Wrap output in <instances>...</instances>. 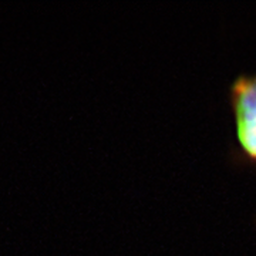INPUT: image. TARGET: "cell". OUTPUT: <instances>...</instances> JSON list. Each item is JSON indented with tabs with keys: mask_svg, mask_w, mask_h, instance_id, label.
<instances>
[{
	"mask_svg": "<svg viewBox=\"0 0 256 256\" xmlns=\"http://www.w3.org/2000/svg\"><path fill=\"white\" fill-rule=\"evenodd\" d=\"M228 101L234 118L232 156L236 162L256 165V72L230 82Z\"/></svg>",
	"mask_w": 256,
	"mask_h": 256,
	"instance_id": "obj_1",
	"label": "cell"
}]
</instances>
